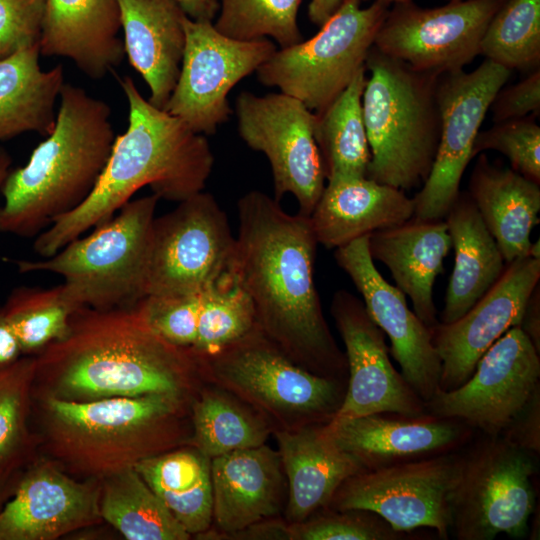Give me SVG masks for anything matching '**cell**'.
Here are the masks:
<instances>
[{"label":"cell","mask_w":540,"mask_h":540,"mask_svg":"<svg viewBox=\"0 0 540 540\" xmlns=\"http://www.w3.org/2000/svg\"><path fill=\"white\" fill-rule=\"evenodd\" d=\"M451 248L444 219L412 217L368 236L371 258L389 269L396 287L410 298L414 313L429 328L439 322L433 287L436 277L444 270L443 262Z\"/></svg>","instance_id":"obj_28"},{"label":"cell","mask_w":540,"mask_h":540,"mask_svg":"<svg viewBox=\"0 0 540 540\" xmlns=\"http://www.w3.org/2000/svg\"><path fill=\"white\" fill-rule=\"evenodd\" d=\"M59 100L51 133L1 187L0 233L36 237L90 195L106 166L116 138L110 106L68 83Z\"/></svg>","instance_id":"obj_4"},{"label":"cell","mask_w":540,"mask_h":540,"mask_svg":"<svg viewBox=\"0 0 540 540\" xmlns=\"http://www.w3.org/2000/svg\"><path fill=\"white\" fill-rule=\"evenodd\" d=\"M327 181L309 220L318 244L328 249H337L413 217V199L401 189L367 177Z\"/></svg>","instance_id":"obj_27"},{"label":"cell","mask_w":540,"mask_h":540,"mask_svg":"<svg viewBox=\"0 0 540 540\" xmlns=\"http://www.w3.org/2000/svg\"><path fill=\"white\" fill-rule=\"evenodd\" d=\"M536 456L502 436L484 435L461 454L448 499L450 533L457 540H492L529 534L534 513Z\"/></svg>","instance_id":"obj_9"},{"label":"cell","mask_w":540,"mask_h":540,"mask_svg":"<svg viewBox=\"0 0 540 540\" xmlns=\"http://www.w3.org/2000/svg\"><path fill=\"white\" fill-rule=\"evenodd\" d=\"M18 339L0 304V365L11 363L22 356Z\"/></svg>","instance_id":"obj_48"},{"label":"cell","mask_w":540,"mask_h":540,"mask_svg":"<svg viewBox=\"0 0 540 540\" xmlns=\"http://www.w3.org/2000/svg\"><path fill=\"white\" fill-rule=\"evenodd\" d=\"M467 192L506 264L529 256L531 232L540 222L539 184L480 153Z\"/></svg>","instance_id":"obj_29"},{"label":"cell","mask_w":540,"mask_h":540,"mask_svg":"<svg viewBox=\"0 0 540 540\" xmlns=\"http://www.w3.org/2000/svg\"><path fill=\"white\" fill-rule=\"evenodd\" d=\"M159 197L130 200L95 226L43 260H10L21 273L50 272L82 307H133L145 295L152 226Z\"/></svg>","instance_id":"obj_7"},{"label":"cell","mask_w":540,"mask_h":540,"mask_svg":"<svg viewBox=\"0 0 540 540\" xmlns=\"http://www.w3.org/2000/svg\"><path fill=\"white\" fill-rule=\"evenodd\" d=\"M234 112L239 136L262 152L271 166L275 199L292 194L299 212L310 216L325 187V172L314 136L315 113L284 93L241 92Z\"/></svg>","instance_id":"obj_14"},{"label":"cell","mask_w":540,"mask_h":540,"mask_svg":"<svg viewBox=\"0 0 540 540\" xmlns=\"http://www.w3.org/2000/svg\"><path fill=\"white\" fill-rule=\"evenodd\" d=\"M511 71L485 59L472 72L463 69L439 76L436 98L440 139L428 178L412 198L413 218L444 219L460 192V182L485 115Z\"/></svg>","instance_id":"obj_15"},{"label":"cell","mask_w":540,"mask_h":540,"mask_svg":"<svg viewBox=\"0 0 540 540\" xmlns=\"http://www.w3.org/2000/svg\"><path fill=\"white\" fill-rule=\"evenodd\" d=\"M100 514L128 540L191 538L135 468L101 480Z\"/></svg>","instance_id":"obj_35"},{"label":"cell","mask_w":540,"mask_h":540,"mask_svg":"<svg viewBox=\"0 0 540 540\" xmlns=\"http://www.w3.org/2000/svg\"><path fill=\"white\" fill-rule=\"evenodd\" d=\"M101 481L78 482L50 463L19 477L0 509V540H54L94 525L100 514Z\"/></svg>","instance_id":"obj_22"},{"label":"cell","mask_w":540,"mask_h":540,"mask_svg":"<svg viewBox=\"0 0 540 540\" xmlns=\"http://www.w3.org/2000/svg\"><path fill=\"white\" fill-rule=\"evenodd\" d=\"M81 307L63 283L50 288L15 287L3 304L22 354L28 356L63 338Z\"/></svg>","instance_id":"obj_36"},{"label":"cell","mask_w":540,"mask_h":540,"mask_svg":"<svg viewBox=\"0 0 540 540\" xmlns=\"http://www.w3.org/2000/svg\"><path fill=\"white\" fill-rule=\"evenodd\" d=\"M330 313L345 346L348 368L345 396L332 420L380 412L426 413L423 399L391 363L385 334L363 302L341 289L333 295Z\"/></svg>","instance_id":"obj_18"},{"label":"cell","mask_w":540,"mask_h":540,"mask_svg":"<svg viewBox=\"0 0 540 540\" xmlns=\"http://www.w3.org/2000/svg\"><path fill=\"white\" fill-rule=\"evenodd\" d=\"M193 397L150 394L92 401L44 397L49 451L73 473L101 481L189 445Z\"/></svg>","instance_id":"obj_5"},{"label":"cell","mask_w":540,"mask_h":540,"mask_svg":"<svg viewBox=\"0 0 540 540\" xmlns=\"http://www.w3.org/2000/svg\"><path fill=\"white\" fill-rule=\"evenodd\" d=\"M361 2L363 1H368V0H360ZM376 2H379L381 4H384L386 6H391L392 4L394 3H397V2H406V1H411V0H374Z\"/></svg>","instance_id":"obj_54"},{"label":"cell","mask_w":540,"mask_h":540,"mask_svg":"<svg viewBox=\"0 0 540 540\" xmlns=\"http://www.w3.org/2000/svg\"><path fill=\"white\" fill-rule=\"evenodd\" d=\"M448 1H457V0H448Z\"/></svg>","instance_id":"obj_55"},{"label":"cell","mask_w":540,"mask_h":540,"mask_svg":"<svg viewBox=\"0 0 540 540\" xmlns=\"http://www.w3.org/2000/svg\"><path fill=\"white\" fill-rule=\"evenodd\" d=\"M344 0H311L308 6L309 20L322 26L342 5Z\"/></svg>","instance_id":"obj_50"},{"label":"cell","mask_w":540,"mask_h":540,"mask_svg":"<svg viewBox=\"0 0 540 540\" xmlns=\"http://www.w3.org/2000/svg\"><path fill=\"white\" fill-rule=\"evenodd\" d=\"M154 219L146 295H187L235 282L236 237L210 193ZM145 295V296H146Z\"/></svg>","instance_id":"obj_11"},{"label":"cell","mask_w":540,"mask_h":540,"mask_svg":"<svg viewBox=\"0 0 540 540\" xmlns=\"http://www.w3.org/2000/svg\"><path fill=\"white\" fill-rule=\"evenodd\" d=\"M17 469H0V509L6 496H11L19 480Z\"/></svg>","instance_id":"obj_51"},{"label":"cell","mask_w":540,"mask_h":540,"mask_svg":"<svg viewBox=\"0 0 540 540\" xmlns=\"http://www.w3.org/2000/svg\"><path fill=\"white\" fill-rule=\"evenodd\" d=\"M366 79L364 66L323 111L315 113L314 136L327 180L366 177L371 159L362 111Z\"/></svg>","instance_id":"obj_34"},{"label":"cell","mask_w":540,"mask_h":540,"mask_svg":"<svg viewBox=\"0 0 540 540\" xmlns=\"http://www.w3.org/2000/svg\"><path fill=\"white\" fill-rule=\"evenodd\" d=\"M117 0H45L40 55L64 57L101 79L125 56Z\"/></svg>","instance_id":"obj_24"},{"label":"cell","mask_w":540,"mask_h":540,"mask_svg":"<svg viewBox=\"0 0 540 540\" xmlns=\"http://www.w3.org/2000/svg\"><path fill=\"white\" fill-rule=\"evenodd\" d=\"M185 48L175 87L164 106L194 132L216 133L232 110L228 94L243 78L277 50L267 38L241 41L229 38L212 21L184 19Z\"/></svg>","instance_id":"obj_13"},{"label":"cell","mask_w":540,"mask_h":540,"mask_svg":"<svg viewBox=\"0 0 540 540\" xmlns=\"http://www.w3.org/2000/svg\"><path fill=\"white\" fill-rule=\"evenodd\" d=\"M480 55L510 71L538 69L540 0H506L486 28Z\"/></svg>","instance_id":"obj_37"},{"label":"cell","mask_w":540,"mask_h":540,"mask_svg":"<svg viewBox=\"0 0 540 540\" xmlns=\"http://www.w3.org/2000/svg\"><path fill=\"white\" fill-rule=\"evenodd\" d=\"M362 95L371 159L366 177L403 191L420 187L440 139L439 76L418 72L371 47Z\"/></svg>","instance_id":"obj_6"},{"label":"cell","mask_w":540,"mask_h":540,"mask_svg":"<svg viewBox=\"0 0 540 540\" xmlns=\"http://www.w3.org/2000/svg\"><path fill=\"white\" fill-rule=\"evenodd\" d=\"M39 43L0 59V143L24 133L47 136L64 83L61 64L43 70Z\"/></svg>","instance_id":"obj_31"},{"label":"cell","mask_w":540,"mask_h":540,"mask_svg":"<svg viewBox=\"0 0 540 540\" xmlns=\"http://www.w3.org/2000/svg\"><path fill=\"white\" fill-rule=\"evenodd\" d=\"M202 378L231 392L278 429L332 420L347 381L317 375L290 359L257 327L228 346L196 356Z\"/></svg>","instance_id":"obj_8"},{"label":"cell","mask_w":540,"mask_h":540,"mask_svg":"<svg viewBox=\"0 0 540 540\" xmlns=\"http://www.w3.org/2000/svg\"><path fill=\"white\" fill-rule=\"evenodd\" d=\"M461 468L457 452L362 470L343 481L326 506L372 511L395 530L434 529L450 535L448 499Z\"/></svg>","instance_id":"obj_12"},{"label":"cell","mask_w":540,"mask_h":540,"mask_svg":"<svg viewBox=\"0 0 540 540\" xmlns=\"http://www.w3.org/2000/svg\"><path fill=\"white\" fill-rule=\"evenodd\" d=\"M454 248L441 323L463 316L502 276L507 264L467 191H460L444 218Z\"/></svg>","instance_id":"obj_30"},{"label":"cell","mask_w":540,"mask_h":540,"mask_svg":"<svg viewBox=\"0 0 540 540\" xmlns=\"http://www.w3.org/2000/svg\"><path fill=\"white\" fill-rule=\"evenodd\" d=\"M389 6L344 0L306 41L280 48L257 70L259 82L296 98L314 113L323 111L365 66Z\"/></svg>","instance_id":"obj_10"},{"label":"cell","mask_w":540,"mask_h":540,"mask_svg":"<svg viewBox=\"0 0 540 540\" xmlns=\"http://www.w3.org/2000/svg\"><path fill=\"white\" fill-rule=\"evenodd\" d=\"M540 287L539 284L531 293L524 309L520 328L531 340L540 353Z\"/></svg>","instance_id":"obj_47"},{"label":"cell","mask_w":540,"mask_h":540,"mask_svg":"<svg viewBox=\"0 0 540 540\" xmlns=\"http://www.w3.org/2000/svg\"><path fill=\"white\" fill-rule=\"evenodd\" d=\"M34 373V356L0 365V469H17L24 459Z\"/></svg>","instance_id":"obj_40"},{"label":"cell","mask_w":540,"mask_h":540,"mask_svg":"<svg viewBox=\"0 0 540 540\" xmlns=\"http://www.w3.org/2000/svg\"><path fill=\"white\" fill-rule=\"evenodd\" d=\"M12 157L2 147H0V190L11 169Z\"/></svg>","instance_id":"obj_52"},{"label":"cell","mask_w":540,"mask_h":540,"mask_svg":"<svg viewBox=\"0 0 540 540\" xmlns=\"http://www.w3.org/2000/svg\"><path fill=\"white\" fill-rule=\"evenodd\" d=\"M529 256L540 259V240L539 239L535 243L531 244V247L529 250Z\"/></svg>","instance_id":"obj_53"},{"label":"cell","mask_w":540,"mask_h":540,"mask_svg":"<svg viewBox=\"0 0 540 540\" xmlns=\"http://www.w3.org/2000/svg\"><path fill=\"white\" fill-rule=\"evenodd\" d=\"M489 109L494 123L538 116L540 111V69L533 70L520 82L505 87L495 95Z\"/></svg>","instance_id":"obj_45"},{"label":"cell","mask_w":540,"mask_h":540,"mask_svg":"<svg viewBox=\"0 0 540 540\" xmlns=\"http://www.w3.org/2000/svg\"><path fill=\"white\" fill-rule=\"evenodd\" d=\"M134 468L191 536L210 529L213 496L209 457L185 445L147 458Z\"/></svg>","instance_id":"obj_32"},{"label":"cell","mask_w":540,"mask_h":540,"mask_svg":"<svg viewBox=\"0 0 540 540\" xmlns=\"http://www.w3.org/2000/svg\"><path fill=\"white\" fill-rule=\"evenodd\" d=\"M186 15L198 21H214L218 9L219 0H176Z\"/></svg>","instance_id":"obj_49"},{"label":"cell","mask_w":540,"mask_h":540,"mask_svg":"<svg viewBox=\"0 0 540 540\" xmlns=\"http://www.w3.org/2000/svg\"><path fill=\"white\" fill-rule=\"evenodd\" d=\"M192 435L189 445L210 459L266 443L274 427L249 404L208 381L191 401Z\"/></svg>","instance_id":"obj_33"},{"label":"cell","mask_w":540,"mask_h":540,"mask_svg":"<svg viewBox=\"0 0 540 540\" xmlns=\"http://www.w3.org/2000/svg\"><path fill=\"white\" fill-rule=\"evenodd\" d=\"M517 447L538 456L540 453V389L500 435Z\"/></svg>","instance_id":"obj_46"},{"label":"cell","mask_w":540,"mask_h":540,"mask_svg":"<svg viewBox=\"0 0 540 540\" xmlns=\"http://www.w3.org/2000/svg\"><path fill=\"white\" fill-rule=\"evenodd\" d=\"M234 275L254 307L257 328L301 367L347 381L345 353L323 314L314 282L317 240L308 216L252 190L237 202Z\"/></svg>","instance_id":"obj_1"},{"label":"cell","mask_w":540,"mask_h":540,"mask_svg":"<svg viewBox=\"0 0 540 540\" xmlns=\"http://www.w3.org/2000/svg\"><path fill=\"white\" fill-rule=\"evenodd\" d=\"M45 0H0V59L39 43Z\"/></svg>","instance_id":"obj_44"},{"label":"cell","mask_w":540,"mask_h":540,"mask_svg":"<svg viewBox=\"0 0 540 540\" xmlns=\"http://www.w3.org/2000/svg\"><path fill=\"white\" fill-rule=\"evenodd\" d=\"M275 437L287 480L284 519L298 523L325 508L348 477L364 470L324 424L278 429Z\"/></svg>","instance_id":"obj_25"},{"label":"cell","mask_w":540,"mask_h":540,"mask_svg":"<svg viewBox=\"0 0 540 540\" xmlns=\"http://www.w3.org/2000/svg\"><path fill=\"white\" fill-rule=\"evenodd\" d=\"M540 389V353L520 326L505 332L459 387L439 390L425 403L430 414L500 436Z\"/></svg>","instance_id":"obj_17"},{"label":"cell","mask_w":540,"mask_h":540,"mask_svg":"<svg viewBox=\"0 0 540 540\" xmlns=\"http://www.w3.org/2000/svg\"><path fill=\"white\" fill-rule=\"evenodd\" d=\"M124 49L146 82L148 101L163 109L177 82L185 48L184 19L176 0H117Z\"/></svg>","instance_id":"obj_26"},{"label":"cell","mask_w":540,"mask_h":540,"mask_svg":"<svg viewBox=\"0 0 540 540\" xmlns=\"http://www.w3.org/2000/svg\"><path fill=\"white\" fill-rule=\"evenodd\" d=\"M506 0H457L422 8L397 2L381 24L373 46L412 69L440 76L462 70L480 55L492 17Z\"/></svg>","instance_id":"obj_16"},{"label":"cell","mask_w":540,"mask_h":540,"mask_svg":"<svg viewBox=\"0 0 540 540\" xmlns=\"http://www.w3.org/2000/svg\"><path fill=\"white\" fill-rule=\"evenodd\" d=\"M539 280L540 259L518 258L507 264L499 280L463 316L430 327L441 361L439 390L462 385L489 347L510 328L520 326Z\"/></svg>","instance_id":"obj_19"},{"label":"cell","mask_w":540,"mask_h":540,"mask_svg":"<svg viewBox=\"0 0 540 540\" xmlns=\"http://www.w3.org/2000/svg\"><path fill=\"white\" fill-rule=\"evenodd\" d=\"M368 236L335 249V261L361 294L371 319L389 338V351L401 374L426 403L439 391L441 374L430 328L409 309L405 294L380 274L368 250Z\"/></svg>","instance_id":"obj_20"},{"label":"cell","mask_w":540,"mask_h":540,"mask_svg":"<svg viewBox=\"0 0 540 540\" xmlns=\"http://www.w3.org/2000/svg\"><path fill=\"white\" fill-rule=\"evenodd\" d=\"M257 327L249 296L232 282L202 291L195 356L210 355L237 341Z\"/></svg>","instance_id":"obj_39"},{"label":"cell","mask_w":540,"mask_h":540,"mask_svg":"<svg viewBox=\"0 0 540 540\" xmlns=\"http://www.w3.org/2000/svg\"><path fill=\"white\" fill-rule=\"evenodd\" d=\"M120 86L128 102V127L116 136L90 195L35 237L33 250L44 258L110 219L141 188L180 202L203 191L211 174L214 156L204 135L153 106L130 77Z\"/></svg>","instance_id":"obj_3"},{"label":"cell","mask_w":540,"mask_h":540,"mask_svg":"<svg viewBox=\"0 0 540 540\" xmlns=\"http://www.w3.org/2000/svg\"><path fill=\"white\" fill-rule=\"evenodd\" d=\"M212 525L197 536L224 539L284 513L287 480L278 450L263 444L211 459Z\"/></svg>","instance_id":"obj_23"},{"label":"cell","mask_w":540,"mask_h":540,"mask_svg":"<svg viewBox=\"0 0 540 540\" xmlns=\"http://www.w3.org/2000/svg\"><path fill=\"white\" fill-rule=\"evenodd\" d=\"M34 357L31 396L67 401L193 397L204 381L196 356L156 334L134 306L79 308L67 334Z\"/></svg>","instance_id":"obj_2"},{"label":"cell","mask_w":540,"mask_h":540,"mask_svg":"<svg viewBox=\"0 0 540 540\" xmlns=\"http://www.w3.org/2000/svg\"><path fill=\"white\" fill-rule=\"evenodd\" d=\"M326 429L364 470L456 452L473 436L464 423L428 412H380L333 419Z\"/></svg>","instance_id":"obj_21"},{"label":"cell","mask_w":540,"mask_h":540,"mask_svg":"<svg viewBox=\"0 0 540 540\" xmlns=\"http://www.w3.org/2000/svg\"><path fill=\"white\" fill-rule=\"evenodd\" d=\"M289 540H404L412 532L395 530L378 514L362 509L325 507L302 522L288 524Z\"/></svg>","instance_id":"obj_41"},{"label":"cell","mask_w":540,"mask_h":540,"mask_svg":"<svg viewBox=\"0 0 540 540\" xmlns=\"http://www.w3.org/2000/svg\"><path fill=\"white\" fill-rule=\"evenodd\" d=\"M303 0H219L213 25L221 34L250 41L271 37L286 48L302 41L297 23Z\"/></svg>","instance_id":"obj_38"},{"label":"cell","mask_w":540,"mask_h":540,"mask_svg":"<svg viewBox=\"0 0 540 540\" xmlns=\"http://www.w3.org/2000/svg\"><path fill=\"white\" fill-rule=\"evenodd\" d=\"M201 295H146L134 307L161 338L191 349L196 340Z\"/></svg>","instance_id":"obj_43"},{"label":"cell","mask_w":540,"mask_h":540,"mask_svg":"<svg viewBox=\"0 0 540 540\" xmlns=\"http://www.w3.org/2000/svg\"><path fill=\"white\" fill-rule=\"evenodd\" d=\"M494 150L505 155L511 168L540 184V127L535 116L495 123L479 131L472 148L473 157Z\"/></svg>","instance_id":"obj_42"}]
</instances>
